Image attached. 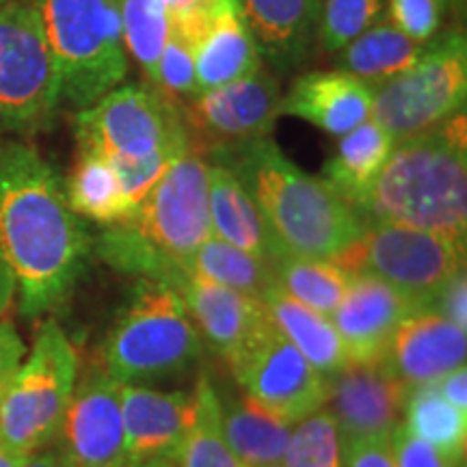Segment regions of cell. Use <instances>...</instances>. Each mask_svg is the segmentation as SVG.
<instances>
[{
	"label": "cell",
	"instance_id": "cell-48",
	"mask_svg": "<svg viewBox=\"0 0 467 467\" xmlns=\"http://www.w3.org/2000/svg\"><path fill=\"white\" fill-rule=\"evenodd\" d=\"M7 3H11V0H0V9H3Z\"/></svg>",
	"mask_w": 467,
	"mask_h": 467
},
{
	"label": "cell",
	"instance_id": "cell-26",
	"mask_svg": "<svg viewBox=\"0 0 467 467\" xmlns=\"http://www.w3.org/2000/svg\"><path fill=\"white\" fill-rule=\"evenodd\" d=\"M221 431L244 467H284L292 424L268 416L243 399L227 407L221 405Z\"/></svg>",
	"mask_w": 467,
	"mask_h": 467
},
{
	"label": "cell",
	"instance_id": "cell-23",
	"mask_svg": "<svg viewBox=\"0 0 467 467\" xmlns=\"http://www.w3.org/2000/svg\"><path fill=\"white\" fill-rule=\"evenodd\" d=\"M268 320L323 377H334L350 358L334 323L273 285L262 296Z\"/></svg>",
	"mask_w": 467,
	"mask_h": 467
},
{
	"label": "cell",
	"instance_id": "cell-27",
	"mask_svg": "<svg viewBox=\"0 0 467 467\" xmlns=\"http://www.w3.org/2000/svg\"><path fill=\"white\" fill-rule=\"evenodd\" d=\"M63 189H66L69 208L78 217L96 221L104 227L124 223L132 217V210L121 191L119 175L115 167L96 151L80 150L78 161Z\"/></svg>",
	"mask_w": 467,
	"mask_h": 467
},
{
	"label": "cell",
	"instance_id": "cell-4",
	"mask_svg": "<svg viewBox=\"0 0 467 467\" xmlns=\"http://www.w3.org/2000/svg\"><path fill=\"white\" fill-rule=\"evenodd\" d=\"M359 217L411 225L465 243L467 232V121L463 110L443 124L396 143Z\"/></svg>",
	"mask_w": 467,
	"mask_h": 467
},
{
	"label": "cell",
	"instance_id": "cell-24",
	"mask_svg": "<svg viewBox=\"0 0 467 467\" xmlns=\"http://www.w3.org/2000/svg\"><path fill=\"white\" fill-rule=\"evenodd\" d=\"M197 89L210 91L236 83L258 72L262 55L244 26L241 11H234L214 25L192 48Z\"/></svg>",
	"mask_w": 467,
	"mask_h": 467
},
{
	"label": "cell",
	"instance_id": "cell-5",
	"mask_svg": "<svg viewBox=\"0 0 467 467\" xmlns=\"http://www.w3.org/2000/svg\"><path fill=\"white\" fill-rule=\"evenodd\" d=\"M61 80V98L85 110L124 83L128 55L117 0H33Z\"/></svg>",
	"mask_w": 467,
	"mask_h": 467
},
{
	"label": "cell",
	"instance_id": "cell-43",
	"mask_svg": "<svg viewBox=\"0 0 467 467\" xmlns=\"http://www.w3.org/2000/svg\"><path fill=\"white\" fill-rule=\"evenodd\" d=\"M437 389H440L443 399L454 409H459L461 413L467 416V368L461 366L457 370H452L451 375H446L437 383Z\"/></svg>",
	"mask_w": 467,
	"mask_h": 467
},
{
	"label": "cell",
	"instance_id": "cell-38",
	"mask_svg": "<svg viewBox=\"0 0 467 467\" xmlns=\"http://www.w3.org/2000/svg\"><path fill=\"white\" fill-rule=\"evenodd\" d=\"M392 25L411 42L431 44L440 33L443 0H389Z\"/></svg>",
	"mask_w": 467,
	"mask_h": 467
},
{
	"label": "cell",
	"instance_id": "cell-36",
	"mask_svg": "<svg viewBox=\"0 0 467 467\" xmlns=\"http://www.w3.org/2000/svg\"><path fill=\"white\" fill-rule=\"evenodd\" d=\"M156 89L165 93L169 100L182 104V100L195 98L197 89L195 61H192V48L180 37L178 33L169 35L165 48H162L159 69H156Z\"/></svg>",
	"mask_w": 467,
	"mask_h": 467
},
{
	"label": "cell",
	"instance_id": "cell-3",
	"mask_svg": "<svg viewBox=\"0 0 467 467\" xmlns=\"http://www.w3.org/2000/svg\"><path fill=\"white\" fill-rule=\"evenodd\" d=\"M208 171V161L191 145L151 186L132 217L102 234L100 258L130 275L178 288L189 277L195 251L213 236Z\"/></svg>",
	"mask_w": 467,
	"mask_h": 467
},
{
	"label": "cell",
	"instance_id": "cell-45",
	"mask_svg": "<svg viewBox=\"0 0 467 467\" xmlns=\"http://www.w3.org/2000/svg\"><path fill=\"white\" fill-rule=\"evenodd\" d=\"M14 295H16V277L14 273L9 271L7 262L0 258V317H3L5 309L11 306Z\"/></svg>",
	"mask_w": 467,
	"mask_h": 467
},
{
	"label": "cell",
	"instance_id": "cell-15",
	"mask_svg": "<svg viewBox=\"0 0 467 467\" xmlns=\"http://www.w3.org/2000/svg\"><path fill=\"white\" fill-rule=\"evenodd\" d=\"M409 392L411 388L394 377L381 359L350 361L329 377L325 405L336 420L342 446L361 440H389L402 422Z\"/></svg>",
	"mask_w": 467,
	"mask_h": 467
},
{
	"label": "cell",
	"instance_id": "cell-19",
	"mask_svg": "<svg viewBox=\"0 0 467 467\" xmlns=\"http://www.w3.org/2000/svg\"><path fill=\"white\" fill-rule=\"evenodd\" d=\"M418 307L379 277L355 273L331 323L340 334L350 361L381 359L394 331Z\"/></svg>",
	"mask_w": 467,
	"mask_h": 467
},
{
	"label": "cell",
	"instance_id": "cell-46",
	"mask_svg": "<svg viewBox=\"0 0 467 467\" xmlns=\"http://www.w3.org/2000/svg\"><path fill=\"white\" fill-rule=\"evenodd\" d=\"M25 459L26 457H22V454L17 452H11L9 448H5L3 443H0V467H22Z\"/></svg>",
	"mask_w": 467,
	"mask_h": 467
},
{
	"label": "cell",
	"instance_id": "cell-13",
	"mask_svg": "<svg viewBox=\"0 0 467 467\" xmlns=\"http://www.w3.org/2000/svg\"><path fill=\"white\" fill-rule=\"evenodd\" d=\"M279 107L282 87L275 74L262 66L236 83L197 93L180 104V110L189 126L191 145L202 154H213L268 137Z\"/></svg>",
	"mask_w": 467,
	"mask_h": 467
},
{
	"label": "cell",
	"instance_id": "cell-35",
	"mask_svg": "<svg viewBox=\"0 0 467 467\" xmlns=\"http://www.w3.org/2000/svg\"><path fill=\"white\" fill-rule=\"evenodd\" d=\"M381 14V0H320L317 42L329 55L375 26Z\"/></svg>",
	"mask_w": 467,
	"mask_h": 467
},
{
	"label": "cell",
	"instance_id": "cell-2",
	"mask_svg": "<svg viewBox=\"0 0 467 467\" xmlns=\"http://www.w3.org/2000/svg\"><path fill=\"white\" fill-rule=\"evenodd\" d=\"M251 192L285 254L336 260L364 234V219L327 180L301 171L271 139L213 151Z\"/></svg>",
	"mask_w": 467,
	"mask_h": 467
},
{
	"label": "cell",
	"instance_id": "cell-8",
	"mask_svg": "<svg viewBox=\"0 0 467 467\" xmlns=\"http://www.w3.org/2000/svg\"><path fill=\"white\" fill-rule=\"evenodd\" d=\"M372 119L394 143L443 124L465 107L467 46L451 31L426 44L422 55L405 72L370 85Z\"/></svg>",
	"mask_w": 467,
	"mask_h": 467
},
{
	"label": "cell",
	"instance_id": "cell-28",
	"mask_svg": "<svg viewBox=\"0 0 467 467\" xmlns=\"http://www.w3.org/2000/svg\"><path fill=\"white\" fill-rule=\"evenodd\" d=\"M422 50L424 46L411 42L394 25L385 22L370 26L337 52L340 57L336 69L358 76L368 85H377L411 67Z\"/></svg>",
	"mask_w": 467,
	"mask_h": 467
},
{
	"label": "cell",
	"instance_id": "cell-16",
	"mask_svg": "<svg viewBox=\"0 0 467 467\" xmlns=\"http://www.w3.org/2000/svg\"><path fill=\"white\" fill-rule=\"evenodd\" d=\"M202 340L227 364L236 361L271 329L265 303L208 279L189 275L175 288Z\"/></svg>",
	"mask_w": 467,
	"mask_h": 467
},
{
	"label": "cell",
	"instance_id": "cell-18",
	"mask_svg": "<svg viewBox=\"0 0 467 467\" xmlns=\"http://www.w3.org/2000/svg\"><path fill=\"white\" fill-rule=\"evenodd\" d=\"M128 461L173 459L200 416V396L192 392H159L141 385H121Z\"/></svg>",
	"mask_w": 467,
	"mask_h": 467
},
{
	"label": "cell",
	"instance_id": "cell-37",
	"mask_svg": "<svg viewBox=\"0 0 467 467\" xmlns=\"http://www.w3.org/2000/svg\"><path fill=\"white\" fill-rule=\"evenodd\" d=\"M178 33L191 48L213 28L221 17L238 9V0H159Z\"/></svg>",
	"mask_w": 467,
	"mask_h": 467
},
{
	"label": "cell",
	"instance_id": "cell-30",
	"mask_svg": "<svg viewBox=\"0 0 467 467\" xmlns=\"http://www.w3.org/2000/svg\"><path fill=\"white\" fill-rule=\"evenodd\" d=\"M189 275H197L225 288L262 301L275 284L271 262L255 258L217 236H210L189 262Z\"/></svg>",
	"mask_w": 467,
	"mask_h": 467
},
{
	"label": "cell",
	"instance_id": "cell-29",
	"mask_svg": "<svg viewBox=\"0 0 467 467\" xmlns=\"http://www.w3.org/2000/svg\"><path fill=\"white\" fill-rule=\"evenodd\" d=\"M279 290L314 312L329 318L340 306L350 284V273L334 260L282 254L271 262Z\"/></svg>",
	"mask_w": 467,
	"mask_h": 467
},
{
	"label": "cell",
	"instance_id": "cell-31",
	"mask_svg": "<svg viewBox=\"0 0 467 467\" xmlns=\"http://www.w3.org/2000/svg\"><path fill=\"white\" fill-rule=\"evenodd\" d=\"M405 424L413 435L429 441L452 461H463L467 416L443 399L437 383L413 388L405 402Z\"/></svg>",
	"mask_w": 467,
	"mask_h": 467
},
{
	"label": "cell",
	"instance_id": "cell-34",
	"mask_svg": "<svg viewBox=\"0 0 467 467\" xmlns=\"http://www.w3.org/2000/svg\"><path fill=\"white\" fill-rule=\"evenodd\" d=\"M284 467H342L340 431L329 409H318L295 424Z\"/></svg>",
	"mask_w": 467,
	"mask_h": 467
},
{
	"label": "cell",
	"instance_id": "cell-7",
	"mask_svg": "<svg viewBox=\"0 0 467 467\" xmlns=\"http://www.w3.org/2000/svg\"><path fill=\"white\" fill-rule=\"evenodd\" d=\"M76 383V348L55 320H46L11 379L0 411V443L22 457L50 446L61 431Z\"/></svg>",
	"mask_w": 467,
	"mask_h": 467
},
{
	"label": "cell",
	"instance_id": "cell-20",
	"mask_svg": "<svg viewBox=\"0 0 467 467\" xmlns=\"http://www.w3.org/2000/svg\"><path fill=\"white\" fill-rule=\"evenodd\" d=\"M279 115L299 117L331 137H344L372 117V89L342 69L309 72L282 96Z\"/></svg>",
	"mask_w": 467,
	"mask_h": 467
},
{
	"label": "cell",
	"instance_id": "cell-17",
	"mask_svg": "<svg viewBox=\"0 0 467 467\" xmlns=\"http://www.w3.org/2000/svg\"><path fill=\"white\" fill-rule=\"evenodd\" d=\"M467 336L431 307L418 309L399 325L383 353V366L407 388L440 383L465 366Z\"/></svg>",
	"mask_w": 467,
	"mask_h": 467
},
{
	"label": "cell",
	"instance_id": "cell-25",
	"mask_svg": "<svg viewBox=\"0 0 467 467\" xmlns=\"http://www.w3.org/2000/svg\"><path fill=\"white\" fill-rule=\"evenodd\" d=\"M394 145V139L370 117L355 130L340 137L334 156L323 169V180L358 210L379 171L388 162Z\"/></svg>",
	"mask_w": 467,
	"mask_h": 467
},
{
	"label": "cell",
	"instance_id": "cell-6",
	"mask_svg": "<svg viewBox=\"0 0 467 467\" xmlns=\"http://www.w3.org/2000/svg\"><path fill=\"white\" fill-rule=\"evenodd\" d=\"M203 340L182 296L143 279L104 342V370L121 385L178 375L195 364Z\"/></svg>",
	"mask_w": 467,
	"mask_h": 467
},
{
	"label": "cell",
	"instance_id": "cell-9",
	"mask_svg": "<svg viewBox=\"0 0 467 467\" xmlns=\"http://www.w3.org/2000/svg\"><path fill=\"white\" fill-rule=\"evenodd\" d=\"M465 243L411 225L368 221L355 244L336 265L350 275L366 273L389 284L418 309L433 306L440 290L463 268Z\"/></svg>",
	"mask_w": 467,
	"mask_h": 467
},
{
	"label": "cell",
	"instance_id": "cell-1",
	"mask_svg": "<svg viewBox=\"0 0 467 467\" xmlns=\"http://www.w3.org/2000/svg\"><path fill=\"white\" fill-rule=\"evenodd\" d=\"M91 238L33 145L0 141V258L28 318L61 306L83 275Z\"/></svg>",
	"mask_w": 467,
	"mask_h": 467
},
{
	"label": "cell",
	"instance_id": "cell-22",
	"mask_svg": "<svg viewBox=\"0 0 467 467\" xmlns=\"http://www.w3.org/2000/svg\"><path fill=\"white\" fill-rule=\"evenodd\" d=\"M208 208L213 236L266 262L285 254L251 192L221 162L208 171Z\"/></svg>",
	"mask_w": 467,
	"mask_h": 467
},
{
	"label": "cell",
	"instance_id": "cell-12",
	"mask_svg": "<svg viewBox=\"0 0 467 467\" xmlns=\"http://www.w3.org/2000/svg\"><path fill=\"white\" fill-rule=\"evenodd\" d=\"M244 399L295 426L325 407L329 379L320 375L275 327L230 364Z\"/></svg>",
	"mask_w": 467,
	"mask_h": 467
},
{
	"label": "cell",
	"instance_id": "cell-44",
	"mask_svg": "<svg viewBox=\"0 0 467 467\" xmlns=\"http://www.w3.org/2000/svg\"><path fill=\"white\" fill-rule=\"evenodd\" d=\"M22 467H76L61 446H46L26 454Z\"/></svg>",
	"mask_w": 467,
	"mask_h": 467
},
{
	"label": "cell",
	"instance_id": "cell-40",
	"mask_svg": "<svg viewBox=\"0 0 467 467\" xmlns=\"http://www.w3.org/2000/svg\"><path fill=\"white\" fill-rule=\"evenodd\" d=\"M26 355V347L20 334L9 320H0V411H3L5 396L14 379L16 370L20 368Z\"/></svg>",
	"mask_w": 467,
	"mask_h": 467
},
{
	"label": "cell",
	"instance_id": "cell-42",
	"mask_svg": "<svg viewBox=\"0 0 467 467\" xmlns=\"http://www.w3.org/2000/svg\"><path fill=\"white\" fill-rule=\"evenodd\" d=\"M342 467H396L389 440H361L344 443Z\"/></svg>",
	"mask_w": 467,
	"mask_h": 467
},
{
	"label": "cell",
	"instance_id": "cell-41",
	"mask_svg": "<svg viewBox=\"0 0 467 467\" xmlns=\"http://www.w3.org/2000/svg\"><path fill=\"white\" fill-rule=\"evenodd\" d=\"M431 309L437 314H441L443 318H448L461 329L467 331V277L465 268H461L459 273H454L451 282H448L440 290V295L435 296Z\"/></svg>",
	"mask_w": 467,
	"mask_h": 467
},
{
	"label": "cell",
	"instance_id": "cell-14",
	"mask_svg": "<svg viewBox=\"0 0 467 467\" xmlns=\"http://www.w3.org/2000/svg\"><path fill=\"white\" fill-rule=\"evenodd\" d=\"M61 443L76 467H124L128 463L121 383L104 370L91 368L76 383L63 418Z\"/></svg>",
	"mask_w": 467,
	"mask_h": 467
},
{
	"label": "cell",
	"instance_id": "cell-32",
	"mask_svg": "<svg viewBox=\"0 0 467 467\" xmlns=\"http://www.w3.org/2000/svg\"><path fill=\"white\" fill-rule=\"evenodd\" d=\"M126 55L156 83V69L171 35V20L159 0H117Z\"/></svg>",
	"mask_w": 467,
	"mask_h": 467
},
{
	"label": "cell",
	"instance_id": "cell-49",
	"mask_svg": "<svg viewBox=\"0 0 467 467\" xmlns=\"http://www.w3.org/2000/svg\"><path fill=\"white\" fill-rule=\"evenodd\" d=\"M459 467H465V463H461V465H459Z\"/></svg>",
	"mask_w": 467,
	"mask_h": 467
},
{
	"label": "cell",
	"instance_id": "cell-10",
	"mask_svg": "<svg viewBox=\"0 0 467 467\" xmlns=\"http://www.w3.org/2000/svg\"><path fill=\"white\" fill-rule=\"evenodd\" d=\"M78 148L109 162L141 161L161 151H189L191 132L180 104L156 87L119 85L76 117Z\"/></svg>",
	"mask_w": 467,
	"mask_h": 467
},
{
	"label": "cell",
	"instance_id": "cell-39",
	"mask_svg": "<svg viewBox=\"0 0 467 467\" xmlns=\"http://www.w3.org/2000/svg\"><path fill=\"white\" fill-rule=\"evenodd\" d=\"M389 448L396 467H459L463 463V461H452L429 441L420 440L402 422L389 435Z\"/></svg>",
	"mask_w": 467,
	"mask_h": 467
},
{
	"label": "cell",
	"instance_id": "cell-33",
	"mask_svg": "<svg viewBox=\"0 0 467 467\" xmlns=\"http://www.w3.org/2000/svg\"><path fill=\"white\" fill-rule=\"evenodd\" d=\"M200 416L180 448L175 463L178 467H244L227 446L221 431V400L208 379L197 383Z\"/></svg>",
	"mask_w": 467,
	"mask_h": 467
},
{
	"label": "cell",
	"instance_id": "cell-11",
	"mask_svg": "<svg viewBox=\"0 0 467 467\" xmlns=\"http://www.w3.org/2000/svg\"><path fill=\"white\" fill-rule=\"evenodd\" d=\"M61 80L31 3L0 9V128L35 132L50 126L61 104Z\"/></svg>",
	"mask_w": 467,
	"mask_h": 467
},
{
	"label": "cell",
	"instance_id": "cell-21",
	"mask_svg": "<svg viewBox=\"0 0 467 467\" xmlns=\"http://www.w3.org/2000/svg\"><path fill=\"white\" fill-rule=\"evenodd\" d=\"M247 31L273 67H299L317 42L320 0H238Z\"/></svg>",
	"mask_w": 467,
	"mask_h": 467
},
{
	"label": "cell",
	"instance_id": "cell-47",
	"mask_svg": "<svg viewBox=\"0 0 467 467\" xmlns=\"http://www.w3.org/2000/svg\"><path fill=\"white\" fill-rule=\"evenodd\" d=\"M124 467H175L173 459H141V461H128Z\"/></svg>",
	"mask_w": 467,
	"mask_h": 467
}]
</instances>
